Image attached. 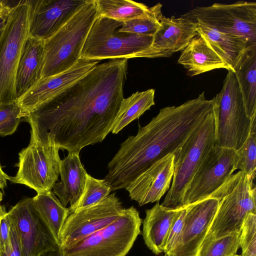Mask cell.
<instances>
[{"label": "cell", "instance_id": "obj_21", "mask_svg": "<svg viewBox=\"0 0 256 256\" xmlns=\"http://www.w3.org/2000/svg\"><path fill=\"white\" fill-rule=\"evenodd\" d=\"M178 62L192 76L215 69L230 70L206 40L199 34L182 51Z\"/></svg>", "mask_w": 256, "mask_h": 256}, {"label": "cell", "instance_id": "obj_26", "mask_svg": "<svg viewBox=\"0 0 256 256\" xmlns=\"http://www.w3.org/2000/svg\"><path fill=\"white\" fill-rule=\"evenodd\" d=\"M34 208L58 241L64 222L70 214L52 191L38 193L32 198Z\"/></svg>", "mask_w": 256, "mask_h": 256}, {"label": "cell", "instance_id": "obj_4", "mask_svg": "<svg viewBox=\"0 0 256 256\" xmlns=\"http://www.w3.org/2000/svg\"><path fill=\"white\" fill-rule=\"evenodd\" d=\"M254 182L239 170L210 195L209 197L217 198L219 204L202 245L240 232L247 215L256 214V188Z\"/></svg>", "mask_w": 256, "mask_h": 256}, {"label": "cell", "instance_id": "obj_20", "mask_svg": "<svg viewBox=\"0 0 256 256\" xmlns=\"http://www.w3.org/2000/svg\"><path fill=\"white\" fill-rule=\"evenodd\" d=\"M87 174L79 153L68 152L61 160V180L54 184L52 192L64 206L68 204L70 206H72L78 201L84 188Z\"/></svg>", "mask_w": 256, "mask_h": 256}, {"label": "cell", "instance_id": "obj_36", "mask_svg": "<svg viewBox=\"0 0 256 256\" xmlns=\"http://www.w3.org/2000/svg\"><path fill=\"white\" fill-rule=\"evenodd\" d=\"M11 221L4 208L0 209V250H5L10 240Z\"/></svg>", "mask_w": 256, "mask_h": 256}, {"label": "cell", "instance_id": "obj_10", "mask_svg": "<svg viewBox=\"0 0 256 256\" xmlns=\"http://www.w3.org/2000/svg\"><path fill=\"white\" fill-rule=\"evenodd\" d=\"M181 17L200 22L221 32L240 36L256 45V2L239 1L197 6Z\"/></svg>", "mask_w": 256, "mask_h": 256}, {"label": "cell", "instance_id": "obj_14", "mask_svg": "<svg viewBox=\"0 0 256 256\" xmlns=\"http://www.w3.org/2000/svg\"><path fill=\"white\" fill-rule=\"evenodd\" d=\"M8 213L16 230L22 256H38L60 246L34 208L32 198L20 201Z\"/></svg>", "mask_w": 256, "mask_h": 256}, {"label": "cell", "instance_id": "obj_19", "mask_svg": "<svg viewBox=\"0 0 256 256\" xmlns=\"http://www.w3.org/2000/svg\"><path fill=\"white\" fill-rule=\"evenodd\" d=\"M174 167V155L170 154L153 164L126 188L140 206L158 202L169 190Z\"/></svg>", "mask_w": 256, "mask_h": 256}, {"label": "cell", "instance_id": "obj_29", "mask_svg": "<svg viewBox=\"0 0 256 256\" xmlns=\"http://www.w3.org/2000/svg\"><path fill=\"white\" fill-rule=\"evenodd\" d=\"M162 6L160 3H158L149 8L144 14L123 22L119 30L139 35L154 36L159 28L160 20L164 16Z\"/></svg>", "mask_w": 256, "mask_h": 256}, {"label": "cell", "instance_id": "obj_23", "mask_svg": "<svg viewBox=\"0 0 256 256\" xmlns=\"http://www.w3.org/2000/svg\"><path fill=\"white\" fill-rule=\"evenodd\" d=\"M194 22L198 33L206 40L234 72L247 50L256 46L250 44L243 37L221 32L200 22Z\"/></svg>", "mask_w": 256, "mask_h": 256}, {"label": "cell", "instance_id": "obj_24", "mask_svg": "<svg viewBox=\"0 0 256 256\" xmlns=\"http://www.w3.org/2000/svg\"><path fill=\"white\" fill-rule=\"evenodd\" d=\"M180 210H169L158 202L146 210L142 236L147 247L156 255L164 252L167 236Z\"/></svg>", "mask_w": 256, "mask_h": 256}, {"label": "cell", "instance_id": "obj_3", "mask_svg": "<svg viewBox=\"0 0 256 256\" xmlns=\"http://www.w3.org/2000/svg\"><path fill=\"white\" fill-rule=\"evenodd\" d=\"M98 16L96 0H88L62 27L44 41L40 79L62 72L78 62L88 34Z\"/></svg>", "mask_w": 256, "mask_h": 256}, {"label": "cell", "instance_id": "obj_40", "mask_svg": "<svg viewBox=\"0 0 256 256\" xmlns=\"http://www.w3.org/2000/svg\"><path fill=\"white\" fill-rule=\"evenodd\" d=\"M10 180V176L6 174L2 170L0 165V189L4 190V188L6 186L7 180Z\"/></svg>", "mask_w": 256, "mask_h": 256}, {"label": "cell", "instance_id": "obj_30", "mask_svg": "<svg viewBox=\"0 0 256 256\" xmlns=\"http://www.w3.org/2000/svg\"><path fill=\"white\" fill-rule=\"evenodd\" d=\"M112 188L104 180L96 178L87 174L83 192L78 201L68 208L70 214L75 210L100 202L108 196Z\"/></svg>", "mask_w": 256, "mask_h": 256}, {"label": "cell", "instance_id": "obj_27", "mask_svg": "<svg viewBox=\"0 0 256 256\" xmlns=\"http://www.w3.org/2000/svg\"><path fill=\"white\" fill-rule=\"evenodd\" d=\"M155 90L153 88L136 92L122 100L110 132L117 134L154 105Z\"/></svg>", "mask_w": 256, "mask_h": 256}, {"label": "cell", "instance_id": "obj_38", "mask_svg": "<svg viewBox=\"0 0 256 256\" xmlns=\"http://www.w3.org/2000/svg\"><path fill=\"white\" fill-rule=\"evenodd\" d=\"M8 6L0 12V37L4 28L11 8L14 4H10L8 1Z\"/></svg>", "mask_w": 256, "mask_h": 256}, {"label": "cell", "instance_id": "obj_31", "mask_svg": "<svg viewBox=\"0 0 256 256\" xmlns=\"http://www.w3.org/2000/svg\"><path fill=\"white\" fill-rule=\"evenodd\" d=\"M256 117L253 118L248 136L236 151L238 160L236 170H240L254 182L256 170Z\"/></svg>", "mask_w": 256, "mask_h": 256}, {"label": "cell", "instance_id": "obj_16", "mask_svg": "<svg viewBox=\"0 0 256 256\" xmlns=\"http://www.w3.org/2000/svg\"><path fill=\"white\" fill-rule=\"evenodd\" d=\"M87 1L29 0V36L45 41L62 27Z\"/></svg>", "mask_w": 256, "mask_h": 256}, {"label": "cell", "instance_id": "obj_41", "mask_svg": "<svg viewBox=\"0 0 256 256\" xmlns=\"http://www.w3.org/2000/svg\"><path fill=\"white\" fill-rule=\"evenodd\" d=\"M7 0H0V12L8 6Z\"/></svg>", "mask_w": 256, "mask_h": 256}, {"label": "cell", "instance_id": "obj_5", "mask_svg": "<svg viewBox=\"0 0 256 256\" xmlns=\"http://www.w3.org/2000/svg\"><path fill=\"white\" fill-rule=\"evenodd\" d=\"M214 106L174 155L172 184L161 205L169 210L184 208L188 186L203 158L215 146Z\"/></svg>", "mask_w": 256, "mask_h": 256}, {"label": "cell", "instance_id": "obj_11", "mask_svg": "<svg viewBox=\"0 0 256 256\" xmlns=\"http://www.w3.org/2000/svg\"><path fill=\"white\" fill-rule=\"evenodd\" d=\"M60 150L54 144L42 146L30 142L19 152L18 172L10 180L28 186L37 194L52 191L60 175Z\"/></svg>", "mask_w": 256, "mask_h": 256}, {"label": "cell", "instance_id": "obj_7", "mask_svg": "<svg viewBox=\"0 0 256 256\" xmlns=\"http://www.w3.org/2000/svg\"><path fill=\"white\" fill-rule=\"evenodd\" d=\"M123 22L98 16L84 44L80 58L104 60L134 58L149 48L153 36H142L119 30Z\"/></svg>", "mask_w": 256, "mask_h": 256}, {"label": "cell", "instance_id": "obj_25", "mask_svg": "<svg viewBox=\"0 0 256 256\" xmlns=\"http://www.w3.org/2000/svg\"><path fill=\"white\" fill-rule=\"evenodd\" d=\"M247 116H256V46L249 48L234 72Z\"/></svg>", "mask_w": 256, "mask_h": 256}, {"label": "cell", "instance_id": "obj_44", "mask_svg": "<svg viewBox=\"0 0 256 256\" xmlns=\"http://www.w3.org/2000/svg\"><path fill=\"white\" fill-rule=\"evenodd\" d=\"M1 206H2L0 204V209Z\"/></svg>", "mask_w": 256, "mask_h": 256}, {"label": "cell", "instance_id": "obj_33", "mask_svg": "<svg viewBox=\"0 0 256 256\" xmlns=\"http://www.w3.org/2000/svg\"><path fill=\"white\" fill-rule=\"evenodd\" d=\"M22 118L20 108L16 102L0 103V136L14 133Z\"/></svg>", "mask_w": 256, "mask_h": 256}, {"label": "cell", "instance_id": "obj_18", "mask_svg": "<svg viewBox=\"0 0 256 256\" xmlns=\"http://www.w3.org/2000/svg\"><path fill=\"white\" fill-rule=\"evenodd\" d=\"M195 22L182 17L164 16L160 26L153 36L151 46L136 58L168 57L182 50L198 33Z\"/></svg>", "mask_w": 256, "mask_h": 256}, {"label": "cell", "instance_id": "obj_32", "mask_svg": "<svg viewBox=\"0 0 256 256\" xmlns=\"http://www.w3.org/2000/svg\"><path fill=\"white\" fill-rule=\"evenodd\" d=\"M240 234L232 233L202 245L196 256H234L239 247Z\"/></svg>", "mask_w": 256, "mask_h": 256}, {"label": "cell", "instance_id": "obj_9", "mask_svg": "<svg viewBox=\"0 0 256 256\" xmlns=\"http://www.w3.org/2000/svg\"><path fill=\"white\" fill-rule=\"evenodd\" d=\"M29 0L16 2L11 8L0 37V103L16 102L18 64L28 37Z\"/></svg>", "mask_w": 256, "mask_h": 256}, {"label": "cell", "instance_id": "obj_22", "mask_svg": "<svg viewBox=\"0 0 256 256\" xmlns=\"http://www.w3.org/2000/svg\"><path fill=\"white\" fill-rule=\"evenodd\" d=\"M44 41L30 36L26 40L16 76L15 90L17 99L40 78L44 56Z\"/></svg>", "mask_w": 256, "mask_h": 256}, {"label": "cell", "instance_id": "obj_28", "mask_svg": "<svg viewBox=\"0 0 256 256\" xmlns=\"http://www.w3.org/2000/svg\"><path fill=\"white\" fill-rule=\"evenodd\" d=\"M99 16L124 22L148 10L144 4L131 0H96Z\"/></svg>", "mask_w": 256, "mask_h": 256}, {"label": "cell", "instance_id": "obj_13", "mask_svg": "<svg viewBox=\"0 0 256 256\" xmlns=\"http://www.w3.org/2000/svg\"><path fill=\"white\" fill-rule=\"evenodd\" d=\"M124 208L112 193L96 204L75 210L68 215L62 227L60 246L70 245L104 228L115 221Z\"/></svg>", "mask_w": 256, "mask_h": 256}, {"label": "cell", "instance_id": "obj_34", "mask_svg": "<svg viewBox=\"0 0 256 256\" xmlns=\"http://www.w3.org/2000/svg\"><path fill=\"white\" fill-rule=\"evenodd\" d=\"M239 246L240 256H256V214H249L245 218L240 231Z\"/></svg>", "mask_w": 256, "mask_h": 256}, {"label": "cell", "instance_id": "obj_6", "mask_svg": "<svg viewBox=\"0 0 256 256\" xmlns=\"http://www.w3.org/2000/svg\"><path fill=\"white\" fill-rule=\"evenodd\" d=\"M142 219L133 206L104 228L61 248L64 256H126L140 233Z\"/></svg>", "mask_w": 256, "mask_h": 256}, {"label": "cell", "instance_id": "obj_43", "mask_svg": "<svg viewBox=\"0 0 256 256\" xmlns=\"http://www.w3.org/2000/svg\"><path fill=\"white\" fill-rule=\"evenodd\" d=\"M234 256H240V255H238V254H236V255H234Z\"/></svg>", "mask_w": 256, "mask_h": 256}, {"label": "cell", "instance_id": "obj_8", "mask_svg": "<svg viewBox=\"0 0 256 256\" xmlns=\"http://www.w3.org/2000/svg\"><path fill=\"white\" fill-rule=\"evenodd\" d=\"M228 71L221 90L213 98L215 145L237 150L247 139L253 118L246 115L234 73Z\"/></svg>", "mask_w": 256, "mask_h": 256}, {"label": "cell", "instance_id": "obj_39", "mask_svg": "<svg viewBox=\"0 0 256 256\" xmlns=\"http://www.w3.org/2000/svg\"><path fill=\"white\" fill-rule=\"evenodd\" d=\"M38 256H64V252L60 246L47 250Z\"/></svg>", "mask_w": 256, "mask_h": 256}, {"label": "cell", "instance_id": "obj_37", "mask_svg": "<svg viewBox=\"0 0 256 256\" xmlns=\"http://www.w3.org/2000/svg\"><path fill=\"white\" fill-rule=\"evenodd\" d=\"M0 256H22L17 232L12 221L9 242L5 250H0Z\"/></svg>", "mask_w": 256, "mask_h": 256}, {"label": "cell", "instance_id": "obj_15", "mask_svg": "<svg viewBox=\"0 0 256 256\" xmlns=\"http://www.w3.org/2000/svg\"><path fill=\"white\" fill-rule=\"evenodd\" d=\"M98 62V61L80 58L68 70L38 80L16 100L20 108L22 118L84 76Z\"/></svg>", "mask_w": 256, "mask_h": 256}, {"label": "cell", "instance_id": "obj_12", "mask_svg": "<svg viewBox=\"0 0 256 256\" xmlns=\"http://www.w3.org/2000/svg\"><path fill=\"white\" fill-rule=\"evenodd\" d=\"M236 151L217 146L203 158L184 198V208L208 198L236 170Z\"/></svg>", "mask_w": 256, "mask_h": 256}, {"label": "cell", "instance_id": "obj_42", "mask_svg": "<svg viewBox=\"0 0 256 256\" xmlns=\"http://www.w3.org/2000/svg\"><path fill=\"white\" fill-rule=\"evenodd\" d=\"M2 199V193L0 191V202Z\"/></svg>", "mask_w": 256, "mask_h": 256}, {"label": "cell", "instance_id": "obj_17", "mask_svg": "<svg viewBox=\"0 0 256 256\" xmlns=\"http://www.w3.org/2000/svg\"><path fill=\"white\" fill-rule=\"evenodd\" d=\"M218 204L217 198L208 197L186 207L181 235L168 256H196Z\"/></svg>", "mask_w": 256, "mask_h": 256}, {"label": "cell", "instance_id": "obj_35", "mask_svg": "<svg viewBox=\"0 0 256 256\" xmlns=\"http://www.w3.org/2000/svg\"><path fill=\"white\" fill-rule=\"evenodd\" d=\"M186 213V208L182 209L171 226L164 247V256H168L179 240L183 228Z\"/></svg>", "mask_w": 256, "mask_h": 256}, {"label": "cell", "instance_id": "obj_2", "mask_svg": "<svg viewBox=\"0 0 256 256\" xmlns=\"http://www.w3.org/2000/svg\"><path fill=\"white\" fill-rule=\"evenodd\" d=\"M214 98L204 92L178 106H167L146 125L138 124L137 134L129 136L108 164L104 180L112 191L126 189L153 164L174 154L214 110Z\"/></svg>", "mask_w": 256, "mask_h": 256}, {"label": "cell", "instance_id": "obj_1", "mask_svg": "<svg viewBox=\"0 0 256 256\" xmlns=\"http://www.w3.org/2000/svg\"><path fill=\"white\" fill-rule=\"evenodd\" d=\"M128 59L98 64L90 72L24 118L31 127L30 142L54 143L80 153L102 142L110 132L124 99Z\"/></svg>", "mask_w": 256, "mask_h": 256}]
</instances>
